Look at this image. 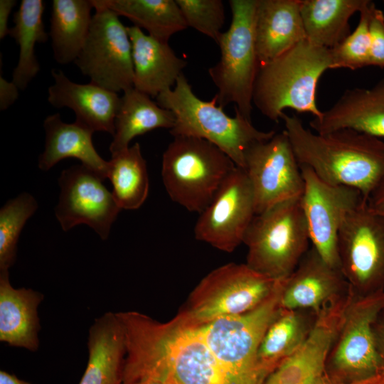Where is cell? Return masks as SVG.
<instances>
[{"instance_id": "6da1fadb", "label": "cell", "mask_w": 384, "mask_h": 384, "mask_svg": "<svg viewBox=\"0 0 384 384\" xmlns=\"http://www.w3.org/2000/svg\"><path fill=\"white\" fill-rule=\"evenodd\" d=\"M124 331V366H164L178 384H242L210 351L196 326L177 316L160 323L136 311L117 312Z\"/></svg>"}, {"instance_id": "7a4b0ae2", "label": "cell", "mask_w": 384, "mask_h": 384, "mask_svg": "<svg viewBox=\"0 0 384 384\" xmlns=\"http://www.w3.org/2000/svg\"><path fill=\"white\" fill-rule=\"evenodd\" d=\"M281 119L300 166L322 181L353 188L367 200L384 178V140L350 129L319 134L295 115Z\"/></svg>"}, {"instance_id": "3957f363", "label": "cell", "mask_w": 384, "mask_h": 384, "mask_svg": "<svg viewBox=\"0 0 384 384\" xmlns=\"http://www.w3.org/2000/svg\"><path fill=\"white\" fill-rule=\"evenodd\" d=\"M331 49L306 39L273 60L260 65L252 93V104L267 118L279 122L286 108L321 116L316 90L321 75L331 69Z\"/></svg>"}, {"instance_id": "277c9868", "label": "cell", "mask_w": 384, "mask_h": 384, "mask_svg": "<svg viewBox=\"0 0 384 384\" xmlns=\"http://www.w3.org/2000/svg\"><path fill=\"white\" fill-rule=\"evenodd\" d=\"M157 104L171 111L175 117L169 130L175 137H188L206 140L223 151L240 168L245 166L246 151L253 144L270 139L275 131H261L235 108L230 117L217 104V97L204 101L193 93L183 75L178 78L174 89L162 92Z\"/></svg>"}, {"instance_id": "5b68a950", "label": "cell", "mask_w": 384, "mask_h": 384, "mask_svg": "<svg viewBox=\"0 0 384 384\" xmlns=\"http://www.w3.org/2000/svg\"><path fill=\"white\" fill-rule=\"evenodd\" d=\"M235 166L227 154L206 140L175 137L163 154L161 177L174 202L200 214Z\"/></svg>"}, {"instance_id": "8992f818", "label": "cell", "mask_w": 384, "mask_h": 384, "mask_svg": "<svg viewBox=\"0 0 384 384\" xmlns=\"http://www.w3.org/2000/svg\"><path fill=\"white\" fill-rule=\"evenodd\" d=\"M310 237L300 198L289 200L257 214L243 239L246 264L278 280L287 277L309 250Z\"/></svg>"}, {"instance_id": "52a82bcc", "label": "cell", "mask_w": 384, "mask_h": 384, "mask_svg": "<svg viewBox=\"0 0 384 384\" xmlns=\"http://www.w3.org/2000/svg\"><path fill=\"white\" fill-rule=\"evenodd\" d=\"M284 279L278 280L272 293L256 308L196 326L219 362L242 384H263L268 376L259 366L257 351L281 309Z\"/></svg>"}, {"instance_id": "ba28073f", "label": "cell", "mask_w": 384, "mask_h": 384, "mask_svg": "<svg viewBox=\"0 0 384 384\" xmlns=\"http://www.w3.org/2000/svg\"><path fill=\"white\" fill-rule=\"evenodd\" d=\"M232 21L218 45L219 61L208 69L217 87V104L224 108L235 105L251 121L252 93L260 68L255 44V24L257 0H230Z\"/></svg>"}, {"instance_id": "9c48e42d", "label": "cell", "mask_w": 384, "mask_h": 384, "mask_svg": "<svg viewBox=\"0 0 384 384\" xmlns=\"http://www.w3.org/2000/svg\"><path fill=\"white\" fill-rule=\"evenodd\" d=\"M278 280L257 272L247 264L224 265L201 279L190 294L186 309L177 317L188 325L198 326L223 316L247 312L272 293Z\"/></svg>"}, {"instance_id": "30bf717a", "label": "cell", "mask_w": 384, "mask_h": 384, "mask_svg": "<svg viewBox=\"0 0 384 384\" xmlns=\"http://www.w3.org/2000/svg\"><path fill=\"white\" fill-rule=\"evenodd\" d=\"M383 309L384 292L363 297L352 294L326 363L331 382L351 383L384 373L372 329Z\"/></svg>"}, {"instance_id": "8fae6325", "label": "cell", "mask_w": 384, "mask_h": 384, "mask_svg": "<svg viewBox=\"0 0 384 384\" xmlns=\"http://www.w3.org/2000/svg\"><path fill=\"white\" fill-rule=\"evenodd\" d=\"M339 267L354 296L384 292V217L366 200L345 218L338 237Z\"/></svg>"}, {"instance_id": "7c38bea8", "label": "cell", "mask_w": 384, "mask_h": 384, "mask_svg": "<svg viewBox=\"0 0 384 384\" xmlns=\"http://www.w3.org/2000/svg\"><path fill=\"white\" fill-rule=\"evenodd\" d=\"M94 9L88 36L74 63L91 82L117 93L124 92L134 87L127 26L114 11L101 6Z\"/></svg>"}, {"instance_id": "4fadbf2b", "label": "cell", "mask_w": 384, "mask_h": 384, "mask_svg": "<svg viewBox=\"0 0 384 384\" xmlns=\"http://www.w3.org/2000/svg\"><path fill=\"white\" fill-rule=\"evenodd\" d=\"M243 169L252 186L255 215L302 196L300 165L284 130L250 147Z\"/></svg>"}, {"instance_id": "5bb4252c", "label": "cell", "mask_w": 384, "mask_h": 384, "mask_svg": "<svg viewBox=\"0 0 384 384\" xmlns=\"http://www.w3.org/2000/svg\"><path fill=\"white\" fill-rule=\"evenodd\" d=\"M300 168L304 181L300 202L312 247L326 263L340 269L338 254L340 228L348 213L364 198L353 188L329 184L310 168L306 166Z\"/></svg>"}, {"instance_id": "9a60e30c", "label": "cell", "mask_w": 384, "mask_h": 384, "mask_svg": "<svg viewBox=\"0 0 384 384\" xmlns=\"http://www.w3.org/2000/svg\"><path fill=\"white\" fill-rule=\"evenodd\" d=\"M255 215L251 184L245 170L235 166L199 214L195 238L219 250L232 252L243 242Z\"/></svg>"}, {"instance_id": "2e32d148", "label": "cell", "mask_w": 384, "mask_h": 384, "mask_svg": "<svg viewBox=\"0 0 384 384\" xmlns=\"http://www.w3.org/2000/svg\"><path fill=\"white\" fill-rule=\"evenodd\" d=\"M102 181L82 164L62 171L59 202L55 213L64 231L83 223L91 227L102 240L108 238L122 209Z\"/></svg>"}, {"instance_id": "e0dca14e", "label": "cell", "mask_w": 384, "mask_h": 384, "mask_svg": "<svg viewBox=\"0 0 384 384\" xmlns=\"http://www.w3.org/2000/svg\"><path fill=\"white\" fill-rule=\"evenodd\" d=\"M352 294L332 301L320 311L303 345L283 361L263 384H326L328 355L342 325Z\"/></svg>"}, {"instance_id": "ac0fdd59", "label": "cell", "mask_w": 384, "mask_h": 384, "mask_svg": "<svg viewBox=\"0 0 384 384\" xmlns=\"http://www.w3.org/2000/svg\"><path fill=\"white\" fill-rule=\"evenodd\" d=\"M349 293L350 286L341 270L326 263L312 247L284 279L280 306L319 314L329 303Z\"/></svg>"}, {"instance_id": "d6986e66", "label": "cell", "mask_w": 384, "mask_h": 384, "mask_svg": "<svg viewBox=\"0 0 384 384\" xmlns=\"http://www.w3.org/2000/svg\"><path fill=\"white\" fill-rule=\"evenodd\" d=\"M53 84L48 89V102L55 108L68 107L75 122L93 132L114 134V120L120 100L117 92L95 83L70 80L61 70L53 69Z\"/></svg>"}, {"instance_id": "ffe728a7", "label": "cell", "mask_w": 384, "mask_h": 384, "mask_svg": "<svg viewBox=\"0 0 384 384\" xmlns=\"http://www.w3.org/2000/svg\"><path fill=\"white\" fill-rule=\"evenodd\" d=\"M319 134L343 129L384 138V78L373 87L346 90L329 110L309 122Z\"/></svg>"}, {"instance_id": "44dd1931", "label": "cell", "mask_w": 384, "mask_h": 384, "mask_svg": "<svg viewBox=\"0 0 384 384\" xmlns=\"http://www.w3.org/2000/svg\"><path fill=\"white\" fill-rule=\"evenodd\" d=\"M132 43L134 88L156 97L171 89L187 62L179 58L169 42L145 34L141 28L127 26Z\"/></svg>"}, {"instance_id": "7402d4cb", "label": "cell", "mask_w": 384, "mask_h": 384, "mask_svg": "<svg viewBox=\"0 0 384 384\" xmlns=\"http://www.w3.org/2000/svg\"><path fill=\"white\" fill-rule=\"evenodd\" d=\"M302 0H257L255 35L260 66L306 39Z\"/></svg>"}, {"instance_id": "603a6c76", "label": "cell", "mask_w": 384, "mask_h": 384, "mask_svg": "<svg viewBox=\"0 0 384 384\" xmlns=\"http://www.w3.org/2000/svg\"><path fill=\"white\" fill-rule=\"evenodd\" d=\"M87 348V364L79 384H122L126 341L116 313L106 312L95 320Z\"/></svg>"}, {"instance_id": "cb8c5ba5", "label": "cell", "mask_w": 384, "mask_h": 384, "mask_svg": "<svg viewBox=\"0 0 384 384\" xmlns=\"http://www.w3.org/2000/svg\"><path fill=\"white\" fill-rule=\"evenodd\" d=\"M43 294L31 289L14 288L9 270L0 271V341L36 351L40 331L38 307Z\"/></svg>"}, {"instance_id": "d4e9b609", "label": "cell", "mask_w": 384, "mask_h": 384, "mask_svg": "<svg viewBox=\"0 0 384 384\" xmlns=\"http://www.w3.org/2000/svg\"><path fill=\"white\" fill-rule=\"evenodd\" d=\"M43 128L46 143L38 158L40 169L48 171L62 159L75 158L102 180L107 178L109 161H105L95 149L92 140L95 132L75 121L64 122L58 113L47 116Z\"/></svg>"}, {"instance_id": "484cf974", "label": "cell", "mask_w": 384, "mask_h": 384, "mask_svg": "<svg viewBox=\"0 0 384 384\" xmlns=\"http://www.w3.org/2000/svg\"><path fill=\"white\" fill-rule=\"evenodd\" d=\"M318 316L311 310L280 309L267 329L257 351L259 366L267 375L303 345Z\"/></svg>"}, {"instance_id": "4316f807", "label": "cell", "mask_w": 384, "mask_h": 384, "mask_svg": "<svg viewBox=\"0 0 384 384\" xmlns=\"http://www.w3.org/2000/svg\"><path fill=\"white\" fill-rule=\"evenodd\" d=\"M174 113L159 106L150 96L135 88L124 92L114 120V134L110 146L111 155L129 147L137 136L155 129H171Z\"/></svg>"}, {"instance_id": "83f0119b", "label": "cell", "mask_w": 384, "mask_h": 384, "mask_svg": "<svg viewBox=\"0 0 384 384\" xmlns=\"http://www.w3.org/2000/svg\"><path fill=\"white\" fill-rule=\"evenodd\" d=\"M369 0H302L300 12L311 43L333 48L350 33L349 19Z\"/></svg>"}, {"instance_id": "f1b7e54d", "label": "cell", "mask_w": 384, "mask_h": 384, "mask_svg": "<svg viewBox=\"0 0 384 384\" xmlns=\"http://www.w3.org/2000/svg\"><path fill=\"white\" fill-rule=\"evenodd\" d=\"M94 9L92 0H53L49 36L55 60L75 62L88 36Z\"/></svg>"}, {"instance_id": "f546056e", "label": "cell", "mask_w": 384, "mask_h": 384, "mask_svg": "<svg viewBox=\"0 0 384 384\" xmlns=\"http://www.w3.org/2000/svg\"><path fill=\"white\" fill-rule=\"evenodd\" d=\"M44 10L42 0H22L14 14V26L10 28L9 36L18 46L19 53L11 81L20 90H26L40 70L35 46L46 43L49 38L43 23Z\"/></svg>"}, {"instance_id": "4dcf8cb0", "label": "cell", "mask_w": 384, "mask_h": 384, "mask_svg": "<svg viewBox=\"0 0 384 384\" xmlns=\"http://www.w3.org/2000/svg\"><path fill=\"white\" fill-rule=\"evenodd\" d=\"M94 6L107 8L130 20L158 40L169 42L175 33L188 28L175 0H92Z\"/></svg>"}, {"instance_id": "1f68e13d", "label": "cell", "mask_w": 384, "mask_h": 384, "mask_svg": "<svg viewBox=\"0 0 384 384\" xmlns=\"http://www.w3.org/2000/svg\"><path fill=\"white\" fill-rule=\"evenodd\" d=\"M107 178L121 209L135 210L144 203L149 183L146 162L139 143L112 155Z\"/></svg>"}, {"instance_id": "d6a6232c", "label": "cell", "mask_w": 384, "mask_h": 384, "mask_svg": "<svg viewBox=\"0 0 384 384\" xmlns=\"http://www.w3.org/2000/svg\"><path fill=\"white\" fill-rule=\"evenodd\" d=\"M37 208L36 199L27 193L9 200L1 208L0 271L9 270L15 262L21 232Z\"/></svg>"}, {"instance_id": "836d02e7", "label": "cell", "mask_w": 384, "mask_h": 384, "mask_svg": "<svg viewBox=\"0 0 384 384\" xmlns=\"http://www.w3.org/2000/svg\"><path fill=\"white\" fill-rule=\"evenodd\" d=\"M374 4L372 1H368L359 12L360 21L355 30L338 45L331 48V69L356 70L370 66L369 21Z\"/></svg>"}, {"instance_id": "e575fe53", "label": "cell", "mask_w": 384, "mask_h": 384, "mask_svg": "<svg viewBox=\"0 0 384 384\" xmlns=\"http://www.w3.org/2000/svg\"><path fill=\"white\" fill-rule=\"evenodd\" d=\"M188 27H192L217 44L222 35L225 9L221 0H175Z\"/></svg>"}, {"instance_id": "d590c367", "label": "cell", "mask_w": 384, "mask_h": 384, "mask_svg": "<svg viewBox=\"0 0 384 384\" xmlns=\"http://www.w3.org/2000/svg\"><path fill=\"white\" fill-rule=\"evenodd\" d=\"M122 384H178L164 366L144 365L123 373Z\"/></svg>"}, {"instance_id": "8d00e7d4", "label": "cell", "mask_w": 384, "mask_h": 384, "mask_svg": "<svg viewBox=\"0 0 384 384\" xmlns=\"http://www.w3.org/2000/svg\"><path fill=\"white\" fill-rule=\"evenodd\" d=\"M370 66L384 68V14L374 4L369 21Z\"/></svg>"}, {"instance_id": "74e56055", "label": "cell", "mask_w": 384, "mask_h": 384, "mask_svg": "<svg viewBox=\"0 0 384 384\" xmlns=\"http://www.w3.org/2000/svg\"><path fill=\"white\" fill-rule=\"evenodd\" d=\"M19 88L12 81L6 80L0 76V110L5 111L9 108L18 97Z\"/></svg>"}, {"instance_id": "f35d334b", "label": "cell", "mask_w": 384, "mask_h": 384, "mask_svg": "<svg viewBox=\"0 0 384 384\" xmlns=\"http://www.w3.org/2000/svg\"><path fill=\"white\" fill-rule=\"evenodd\" d=\"M372 329L375 350L384 369V309L373 323Z\"/></svg>"}, {"instance_id": "ab89813d", "label": "cell", "mask_w": 384, "mask_h": 384, "mask_svg": "<svg viewBox=\"0 0 384 384\" xmlns=\"http://www.w3.org/2000/svg\"><path fill=\"white\" fill-rule=\"evenodd\" d=\"M16 4V0H0V40L10 34L9 18Z\"/></svg>"}, {"instance_id": "60d3db41", "label": "cell", "mask_w": 384, "mask_h": 384, "mask_svg": "<svg viewBox=\"0 0 384 384\" xmlns=\"http://www.w3.org/2000/svg\"><path fill=\"white\" fill-rule=\"evenodd\" d=\"M369 208L384 217V178L366 200Z\"/></svg>"}, {"instance_id": "b9f144b4", "label": "cell", "mask_w": 384, "mask_h": 384, "mask_svg": "<svg viewBox=\"0 0 384 384\" xmlns=\"http://www.w3.org/2000/svg\"><path fill=\"white\" fill-rule=\"evenodd\" d=\"M0 384H31L27 381L18 378L14 374L6 371H0Z\"/></svg>"}, {"instance_id": "7bdbcfd3", "label": "cell", "mask_w": 384, "mask_h": 384, "mask_svg": "<svg viewBox=\"0 0 384 384\" xmlns=\"http://www.w3.org/2000/svg\"><path fill=\"white\" fill-rule=\"evenodd\" d=\"M326 384H384V373L378 375L370 378L351 383H341L331 382L329 380Z\"/></svg>"}, {"instance_id": "ee69618b", "label": "cell", "mask_w": 384, "mask_h": 384, "mask_svg": "<svg viewBox=\"0 0 384 384\" xmlns=\"http://www.w3.org/2000/svg\"><path fill=\"white\" fill-rule=\"evenodd\" d=\"M383 3H384V1H383Z\"/></svg>"}]
</instances>
